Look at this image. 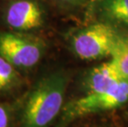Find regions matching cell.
<instances>
[{"instance_id":"6da1fadb","label":"cell","mask_w":128,"mask_h":127,"mask_svg":"<svg viewBox=\"0 0 128 127\" xmlns=\"http://www.w3.org/2000/svg\"><path fill=\"white\" fill-rule=\"evenodd\" d=\"M69 78L62 71L42 77L15 107L13 127H50L63 109Z\"/></svg>"},{"instance_id":"7a4b0ae2","label":"cell","mask_w":128,"mask_h":127,"mask_svg":"<svg viewBox=\"0 0 128 127\" xmlns=\"http://www.w3.org/2000/svg\"><path fill=\"white\" fill-rule=\"evenodd\" d=\"M128 102V79H122L108 91L85 94L63 107L56 127H66L72 121L85 116L113 110Z\"/></svg>"},{"instance_id":"3957f363","label":"cell","mask_w":128,"mask_h":127,"mask_svg":"<svg viewBox=\"0 0 128 127\" xmlns=\"http://www.w3.org/2000/svg\"><path fill=\"white\" fill-rule=\"evenodd\" d=\"M119 32L107 23H95L72 38L73 50L81 59L96 60L111 57Z\"/></svg>"},{"instance_id":"277c9868","label":"cell","mask_w":128,"mask_h":127,"mask_svg":"<svg viewBox=\"0 0 128 127\" xmlns=\"http://www.w3.org/2000/svg\"><path fill=\"white\" fill-rule=\"evenodd\" d=\"M44 54L42 43L16 31H0V55L15 68L28 70L37 65Z\"/></svg>"},{"instance_id":"5b68a950","label":"cell","mask_w":128,"mask_h":127,"mask_svg":"<svg viewBox=\"0 0 128 127\" xmlns=\"http://www.w3.org/2000/svg\"><path fill=\"white\" fill-rule=\"evenodd\" d=\"M45 13L35 0H12L4 10V21L12 31H31L42 27Z\"/></svg>"},{"instance_id":"8992f818","label":"cell","mask_w":128,"mask_h":127,"mask_svg":"<svg viewBox=\"0 0 128 127\" xmlns=\"http://www.w3.org/2000/svg\"><path fill=\"white\" fill-rule=\"evenodd\" d=\"M122 79L124 78L119 74L114 62L110 59L109 61L94 67L89 71L84 81L86 94L106 92Z\"/></svg>"},{"instance_id":"52a82bcc","label":"cell","mask_w":128,"mask_h":127,"mask_svg":"<svg viewBox=\"0 0 128 127\" xmlns=\"http://www.w3.org/2000/svg\"><path fill=\"white\" fill-rule=\"evenodd\" d=\"M22 78L19 70L0 55V96H8L20 88Z\"/></svg>"},{"instance_id":"ba28073f","label":"cell","mask_w":128,"mask_h":127,"mask_svg":"<svg viewBox=\"0 0 128 127\" xmlns=\"http://www.w3.org/2000/svg\"><path fill=\"white\" fill-rule=\"evenodd\" d=\"M111 59L114 62L119 74L128 79V36L119 33L112 52Z\"/></svg>"},{"instance_id":"9c48e42d","label":"cell","mask_w":128,"mask_h":127,"mask_svg":"<svg viewBox=\"0 0 128 127\" xmlns=\"http://www.w3.org/2000/svg\"><path fill=\"white\" fill-rule=\"evenodd\" d=\"M101 7L109 19L128 26V0H102Z\"/></svg>"},{"instance_id":"30bf717a","label":"cell","mask_w":128,"mask_h":127,"mask_svg":"<svg viewBox=\"0 0 128 127\" xmlns=\"http://www.w3.org/2000/svg\"><path fill=\"white\" fill-rule=\"evenodd\" d=\"M15 107L8 102L0 101V127H13Z\"/></svg>"},{"instance_id":"8fae6325","label":"cell","mask_w":128,"mask_h":127,"mask_svg":"<svg viewBox=\"0 0 128 127\" xmlns=\"http://www.w3.org/2000/svg\"><path fill=\"white\" fill-rule=\"evenodd\" d=\"M63 1H66V2H74L75 0H63Z\"/></svg>"}]
</instances>
